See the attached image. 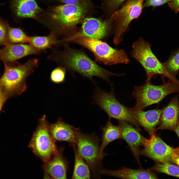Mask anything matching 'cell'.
Returning <instances> with one entry per match:
<instances>
[{"label": "cell", "instance_id": "6da1fadb", "mask_svg": "<svg viewBox=\"0 0 179 179\" xmlns=\"http://www.w3.org/2000/svg\"><path fill=\"white\" fill-rule=\"evenodd\" d=\"M62 45L64 46L62 50L52 47L47 58L64 68L72 74L78 73L94 83L93 77H97L110 83L111 85L112 84L110 77H119L125 74L109 71L98 65L83 52L71 49L65 43Z\"/></svg>", "mask_w": 179, "mask_h": 179}, {"label": "cell", "instance_id": "7a4b0ae2", "mask_svg": "<svg viewBox=\"0 0 179 179\" xmlns=\"http://www.w3.org/2000/svg\"><path fill=\"white\" fill-rule=\"evenodd\" d=\"M84 4H64L53 7L41 17L39 22L51 31H54L57 37L68 38L70 33L84 20L86 12Z\"/></svg>", "mask_w": 179, "mask_h": 179}, {"label": "cell", "instance_id": "3957f363", "mask_svg": "<svg viewBox=\"0 0 179 179\" xmlns=\"http://www.w3.org/2000/svg\"><path fill=\"white\" fill-rule=\"evenodd\" d=\"M39 63L38 59L33 58L23 64L14 66L4 63V71L0 78V88L8 98L25 91L27 79L38 67Z\"/></svg>", "mask_w": 179, "mask_h": 179}, {"label": "cell", "instance_id": "277c9868", "mask_svg": "<svg viewBox=\"0 0 179 179\" xmlns=\"http://www.w3.org/2000/svg\"><path fill=\"white\" fill-rule=\"evenodd\" d=\"M151 45L142 37L133 42L131 52L132 57L138 62L144 68L146 76V82H150L155 75H159L162 79L168 78L179 85V81L167 70L153 52Z\"/></svg>", "mask_w": 179, "mask_h": 179}, {"label": "cell", "instance_id": "5b68a950", "mask_svg": "<svg viewBox=\"0 0 179 179\" xmlns=\"http://www.w3.org/2000/svg\"><path fill=\"white\" fill-rule=\"evenodd\" d=\"M163 83L155 85L150 82L142 85L135 86L132 93L136 100L135 104L131 108L134 110H142L146 107L158 104L169 95L179 93V85L169 80L166 82L162 79Z\"/></svg>", "mask_w": 179, "mask_h": 179}, {"label": "cell", "instance_id": "8992f818", "mask_svg": "<svg viewBox=\"0 0 179 179\" xmlns=\"http://www.w3.org/2000/svg\"><path fill=\"white\" fill-rule=\"evenodd\" d=\"M71 42L79 44L90 50L94 54L96 60L108 65L129 63L130 60L123 50L115 49L99 40L82 37Z\"/></svg>", "mask_w": 179, "mask_h": 179}, {"label": "cell", "instance_id": "52a82bcc", "mask_svg": "<svg viewBox=\"0 0 179 179\" xmlns=\"http://www.w3.org/2000/svg\"><path fill=\"white\" fill-rule=\"evenodd\" d=\"M76 145L78 151L92 172L93 177L99 179L100 172L103 168L102 164L103 158L100 153L99 140L93 134L82 133L76 128Z\"/></svg>", "mask_w": 179, "mask_h": 179}, {"label": "cell", "instance_id": "ba28073f", "mask_svg": "<svg viewBox=\"0 0 179 179\" xmlns=\"http://www.w3.org/2000/svg\"><path fill=\"white\" fill-rule=\"evenodd\" d=\"M143 0H128L119 10L111 15L113 27V42L116 45L122 41L129 30L132 21L137 18L141 13Z\"/></svg>", "mask_w": 179, "mask_h": 179}, {"label": "cell", "instance_id": "9c48e42d", "mask_svg": "<svg viewBox=\"0 0 179 179\" xmlns=\"http://www.w3.org/2000/svg\"><path fill=\"white\" fill-rule=\"evenodd\" d=\"M48 123L44 115L39 120L28 147L44 163L48 162L58 152L56 141L50 134Z\"/></svg>", "mask_w": 179, "mask_h": 179}, {"label": "cell", "instance_id": "30bf717a", "mask_svg": "<svg viewBox=\"0 0 179 179\" xmlns=\"http://www.w3.org/2000/svg\"><path fill=\"white\" fill-rule=\"evenodd\" d=\"M111 86V90L109 92L99 87L96 88L93 97L95 103L103 110L109 117L127 122L141 131L140 126L130 114L128 107L123 105L117 100L112 85Z\"/></svg>", "mask_w": 179, "mask_h": 179}, {"label": "cell", "instance_id": "8fae6325", "mask_svg": "<svg viewBox=\"0 0 179 179\" xmlns=\"http://www.w3.org/2000/svg\"><path fill=\"white\" fill-rule=\"evenodd\" d=\"M112 28L110 19L103 20L94 18H86L82 21L81 28L79 31L59 41L61 44L65 43L82 37L99 40L106 36Z\"/></svg>", "mask_w": 179, "mask_h": 179}, {"label": "cell", "instance_id": "7c38bea8", "mask_svg": "<svg viewBox=\"0 0 179 179\" xmlns=\"http://www.w3.org/2000/svg\"><path fill=\"white\" fill-rule=\"evenodd\" d=\"M140 150V155L148 157L156 163H173L171 157L172 147L165 143L155 134L150 136V139L146 138Z\"/></svg>", "mask_w": 179, "mask_h": 179}, {"label": "cell", "instance_id": "4fadbf2b", "mask_svg": "<svg viewBox=\"0 0 179 179\" xmlns=\"http://www.w3.org/2000/svg\"><path fill=\"white\" fill-rule=\"evenodd\" d=\"M118 121L121 129L122 139L127 142L140 168H142L140 161V147L143 146L146 138L142 135L139 131L131 124L124 121Z\"/></svg>", "mask_w": 179, "mask_h": 179}, {"label": "cell", "instance_id": "5bb4252c", "mask_svg": "<svg viewBox=\"0 0 179 179\" xmlns=\"http://www.w3.org/2000/svg\"><path fill=\"white\" fill-rule=\"evenodd\" d=\"M41 52L29 44H11L0 49V60L6 64L14 63L17 60L30 55H39Z\"/></svg>", "mask_w": 179, "mask_h": 179}, {"label": "cell", "instance_id": "9a60e30c", "mask_svg": "<svg viewBox=\"0 0 179 179\" xmlns=\"http://www.w3.org/2000/svg\"><path fill=\"white\" fill-rule=\"evenodd\" d=\"M179 96L171 99L169 104L162 110L159 126L156 129H167L174 131L179 125Z\"/></svg>", "mask_w": 179, "mask_h": 179}, {"label": "cell", "instance_id": "2e32d148", "mask_svg": "<svg viewBox=\"0 0 179 179\" xmlns=\"http://www.w3.org/2000/svg\"><path fill=\"white\" fill-rule=\"evenodd\" d=\"M128 108L132 116L150 136L156 134V127L159 124L161 109H156L144 111Z\"/></svg>", "mask_w": 179, "mask_h": 179}, {"label": "cell", "instance_id": "e0dca14e", "mask_svg": "<svg viewBox=\"0 0 179 179\" xmlns=\"http://www.w3.org/2000/svg\"><path fill=\"white\" fill-rule=\"evenodd\" d=\"M64 147L61 146L58 152L42 166L44 172L53 179H67L68 163L63 156Z\"/></svg>", "mask_w": 179, "mask_h": 179}, {"label": "cell", "instance_id": "ac0fdd59", "mask_svg": "<svg viewBox=\"0 0 179 179\" xmlns=\"http://www.w3.org/2000/svg\"><path fill=\"white\" fill-rule=\"evenodd\" d=\"M48 129L52 138L55 141H65L70 145H76V128L64 122L61 117L59 118L55 123H49Z\"/></svg>", "mask_w": 179, "mask_h": 179}, {"label": "cell", "instance_id": "d6986e66", "mask_svg": "<svg viewBox=\"0 0 179 179\" xmlns=\"http://www.w3.org/2000/svg\"><path fill=\"white\" fill-rule=\"evenodd\" d=\"M100 173L122 179H160L149 168L134 169L123 167L115 171L103 168L100 171Z\"/></svg>", "mask_w": 179, "mask_h": 179}, {"label": "cell", "instance_id": "ffe728a7", "mask_svg": "<svg viewBox=\"0 0 179 179\" xmlns=\"http://www.w3.org/2000/svg\"><path fill=\"white\" fill-rule=\"evenodd\" d=\"M12 6L20 18H31L38 21L42 16V11L35 0H14Z\"/></svg>", "mask_w": 179, "mask_h": 179}, {"label": "cell", "instance_id": "44dd1931", "mask_svg": "<svg viewBox=\"0 0 179 179\" xmlns=\"http://www.w3.org/2000/svg\"><path fill=\"white\" fill-rule=\"evenodd\" d=\"M111 118L109 117L105 126L102 130L103 134L101 137V144L100 147V153L103 158L106 155L103 152L106 146L113 141L122 139V132L121 127L113 124L111 121Z\"/></svg>", "mask_w": 179, "mask_h": 179}, {"label": "cell", "instance_id": "7402d4cb", "mask_svg": "<svg viewBox=\"0 0 179 179\" xmlns=\"http://www.w3.org/2000/svg\"><path fill=\"white\" fill-rule=\"evenodd\" d=\"M28 43L36 49L45 51L51 48L53 46H58V40L55 32L52 30L47 36H29Z\"/></svg>", "mask_w": 179, "mask_h": 179}, {"label": "cell", "instance_id": "603a6c76", "mask_svg": "<svg viewBox=\"0 0 179 179\" xmlns=\"http://www.w3.org/2000/svg\"><path fill=\"white\" fill-rule=\"evenodd\" d=\"M75 154V164L71 179H91L89 168L79 153L76 145H72Z\"/></svg>", "mask_w": 179, "mask_h": 179}, {"label": "cell", "instance_id": "cb8c5ba5", "mask_svg": "<svg viewBox=\"0 0 179 179\" xmlns=\"http://www.w3.org/2000/svg\"><path fill=\"white\" fill-rule=\"evenodd\" d=\"M7 27V38L11 44L28 43L29 36L22 29L11 27L8 25Z\"/></svg>", "mask_w": 179, "mask_h": 179}, {"label": "cell", "instance_id": "d4e9b609", "mask_svg": "<svg viewBox=\"0 0 179 179\" xmlns=\"http://www.w3.org/2000/svg\"><path fill=\"white\" fill-rule=\"evenodd\" d=\"M149 168L153 171L164 173L179 178V167L172 163L155 162V165Z\"/></svg>", "mask_w": 179, "mask_h": 179}, {"label": "cell", "instance_id": "484cf974", "mask_svg": "<svg viewBox=\"0 0 179 179\" xmlns=\"http://www.w3.org/2000/svg\"><path fill=\"white\" fill-rule=\"evenodd\" d=\"M163 63L168 72L175 77L179 71V49L173 54Z\"/></svg>", "mask_w": 179, "mask_h": 179}, {"label": "cell", "instance_id": "4316f807", "mask_svg": "<svg viewBox=\"0 0 179 179\" xmlns=\"http://www.w3.org/2000/svg\"><path fill=\"white\" fill-rule=\"evenodd\" d=\"M66 69L59 66L54 68L51 73L50 79L52 82L60 84L63 82L65 79Z\"/></svg>", "mask_w": 179, "mask_h": 179}, {"label": "cell", "instance_id": "83f0119b", "mask_svg": "<svg viewBox=\"0 0 179 179\" xmlns=\"http://www.w3.org/2000/svg\"><path fill=\"white\" fill-rule=\"evenodd\" d=\"M11 44L7 37V27L0 20V44L7 45Z\"/></svg>", "mask_w": 179, "mask_h": 179}, {"label": "cell", "instance_id": "f1b7e54d", "mask_svg": "<svg viewBox=\"0 0 179 179\" xmlns=\"http://www.w3.org/2000/svg\"><path fill=\"white\" fill-rule=\"evenodd\" d=\"M170 0H145L143 3V7H157L168 3Z\"/></svg>", "mask_w": 179, "mask_h": 179}, {"label": "cell", "instance_id": "f546056e", "mask_svg": "<svg viewBox=\"0 0 179 179\" xmlns=\"http://www.w3.org/2000/svg\"><path fill=\"white\" fill-rule=\"evenodd\" d=\"M168 4L169 7L175 13L179 12V0H170Z\"/></svg>", "mask_w": 179, "mask_h": 179}, {"label": "cell", "instance_id": "4dcf8cb0", "mask_svg": "<svg viewBox=\"0 0 179 179\" xmlns=\"http://www.w3.org/2000/svg\"><path fill=\"white\" fill-rule=\"evenodd\" d=\"M172 149L171 155L172 162L179 167V149L178 147H172Z\"/></svg>", "mask_w": 179, "mask_h": 179}, {"label": "cell", "instance_id": "1f68e13d", "mask_svg": "<svg viewBox=\"0 0 179 179\" xmlns=\"http://www.w3.org/2000/svg\"><path fill=\"white\" fill-rule=\"evenodd\" d=\"M8 99L0 88V114L2 111L3 105Z\"/></svg>", "mask_w": 179, "mask_h": 179}, {"label": "cell", "instance_id": "d6a6232c", "mask_svg": "<svg viewBox=\"0 0 179 179\" xmlns=\"http://www.w3.org/2000/svg\"><path fill=\"white\" fill-rule=\"evenodd\" d=\"M126 0H109V4L111 7H117Z\"/></svg>", "mask_w": 179, "mask_h": 179}, {"label": "cell", "instance_id": "836d02e7", "mask_svg": "<svg viewBox=\"0 0 179 179\" xmlns=\"http://www.w3.org/2000/svg\"><path fill=\"white\" fill-rule=\"evenodd\" d=\"M65 4H78L81 3L82 0H57Z\"/></svg>", "mask_w": 179, "mask_h": 179}, {"label": "cell", "instance_id": "e575fe53", "mask_svg": "<svg viewBox=\"0 0 179 179\" xmlns=\"http://www.w3.org/2000/svg\"><path fill=\"white\" fill-rule=\"evenodd\" d=\"M43 179H53L48 174L45 173Z\"/></svg>", "mask_w": 179, "mask_h": 179}, {"label": "cell", "instance_id": "d590c367", "mask_svg": "<svg viewBox=\"0 0 179 179\" xmlns=\"http://www.w3.org/2000/svg\"><path fill=\"white\" fill-rule=\"evenodd\" d=\"M178 135L179 139V125L176 129L174 131ZM178 148L179 149V145L178 147Z\"/></svg>", "mask_w": 179, "mask_h": 179}]
</instances>
